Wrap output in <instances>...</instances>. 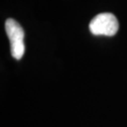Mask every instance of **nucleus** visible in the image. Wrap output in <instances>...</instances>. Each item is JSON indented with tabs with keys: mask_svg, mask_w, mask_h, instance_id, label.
<instances>
[{
	"mask_svg": "<svg viewBox=\"0 0 127 127\" xmlns=\"http://www.w3.org/2000/svg\"><path fill=\"white\" fill-rule=\"evenodd\" d=\"M6 33L10 42V52L15 59H21L25 54V32L23 27L13 19H8L5 24Z\"/></svg>",
	"mask_w": 127,
	"mask_h": 127,
	"instance_id": "nucleus-1",
	"label": "nucleus"
},
{
	"mask_svg": "<svg viewBox=\"0 0 127 127\" xmlns=\"http://www.w3.org/2000/svg\"><path fill=\"white\" fill-rule=\"evenodd\" d=\"M118 29V20L114 14L109 12L99 13L90 23V30L95 36H114Z\"/></svg>",
	"mask_w": 127,
	"mask_h": 127,
	"instance_id": "nucleus-2",
	"label": "nucleus"
}]
</instances>
